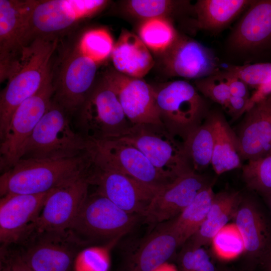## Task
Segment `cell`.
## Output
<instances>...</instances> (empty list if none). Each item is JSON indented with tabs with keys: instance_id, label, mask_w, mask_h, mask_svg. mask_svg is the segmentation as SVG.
Segmentation results:
<instances>
[{
	"instance_id": "1",
	"label": "cell",
	"mask_w": 271,
	"mask_h": 271,
	"mask_svg": "<svg viewBox=\"0 0 271 271\" xmlns=\"http://www.w3.org/2000/svg\"><path fill=\"white\" fill-rule=\"evenodd\" d=\"M59 39H33L23 49L0 95V140L16 108L35 95L53 73L52 58Z\"/></svg>"
},
{
	"instance_id": "2",
	"label": "cell",
	"mask_w": 271,
	"mask_h": 271,
	"mask_svg": "<svg viewBox=\"0 0 271 271\" xmlns=\"http://www.w3.org/2000/svg\"><path fill=\"white\" fill-rule=\"evenodd\" d=\"M92 161L89 152L74 158L21 159L0 177V194L48 192L88 172Z\"/></svg>"
},
{
	"instance_id": "3",
	"label": "cell",
	"mask_w": 271,
	"mask_h": 271,
	"mask_svg": "<svg viewBox=\"0 0 271 271\" xmlns=\"http://www.w3.org/2000/svg\"><path fill=\"white\" fill-rule=\"evenodd\" d=\"M69 115L52 100L26 144L21 159L60 160L88 153L89 141L74 130Z\"/></svg>"
},
{
	"instance_id": "4",
	"label": "cell",
	"mask_w": 271,
	"mask_h": 271,
	"mask_svg": "<svg viewBox=\"0 0 271 271\" xmlns=\"http://www.w3.org/2000/svg\"><path fill=\"white\" fill-rule=\"evenodd\" d=\"M224 50L234 65L271 56V0H252L226 38Z\"/></svg>"
},
{
	"instance_id": "5",
	"label": "cell",
	"mask_w": 271,
	"mask_h": 271,
	"mask_svg": "<svg viewBox=\"0 0 271 271\" xmlns=\"http://www.w3.org/2000/svg\"><path fill=\"white\" fill-rule=\"evenodd\" d=\"M154 88L163 124L182 141L204 121L210 111L207 99L186 80L168 82Z\"/></svg>"
},
{
	"instance_id": "6",
	"label": "cell",
	"mask_w": 271,
	"mask_h": 271,
	"mask_svg": "<svg viewBox=\"0 0 271 271\" xmlns=\"http://www.w3.org/2000/svg\"><path fill=\"white\" fill-rule=\"evenodd\" d=\"M78 111L80 133L88 140L118 139L132 126L116 94L102 77L96 79Z\"/></svg>"
},
{
	"instance_id": "7",
	"label": "cell",
	"mask_w": 271,
	"mask_h": 271,
	"mask_svg": "<svg viewBox=\"0 0 271 271\" xmlns=\"http://www.w3.org/2000/svg\"><path fill=\"white\" fill-rule=\"evenodd\" d=\"M117 139L136 147L157 170L172 180L193 171L182 142L178 141L163 124L133 125L125 135Z\"/></svg>"
},
{
	"instance_id": "8",
	"label": "cell",
	"mask_w": 271,
	"mask_h": 271,
	"mask_svg": "<svg viewBox=\"0 0 271 271\" xmlns=\"http://www.w3.org/2000/svg\"><path fill=\"white\" fill-rule=\"evenodd\" d=\"M98 65L75 42L66 48L53 73L52 100L70 115L78 111L95 83Z\"/></svg>"
},
{
	"instance_id": "9",
	"label": "cell",
	"mask_w": 271,
	"mask_h": 271,
	"mask_svg": "<svg viewBox=\"0 0 271 271\" xmlns=\"http://www.w3.org/2000/svg\"><path fill=\"white\" fill-rule=\"evenodd\" d=\"M109 3L106 0H38L31 20V41L36 38L59 39L98 14Z\"/></svg>"
},
{
	"instance_id": "10",
	"label": "cell",
	"mask_w": 271,
	"mask_h": 271,
	"mask_svg": "<svg viewBox=\"0 0 271 271\" xmlns=\"http://www.w3.org/2000/svg\"><path fill=\"white\" fill-rule=\"evenodd\" d=\"M140 215L122 210L103 195H88L70 231L79 240L120 238L130 231Z\"/></svg>"
},
{
	"instance_id": "11",
	"label": "cell",
	"mask_w": 271,
	"mask_h": 271,
	"mask_svg": "<svg viewBox=\"0 0 271 271\" xmlns=\"http://www.w3.org/2000/svg\"><path fill=\"white\" fill-rule=\"evenodd\" d=\"M53 73L44 85L15 110L1 140L0 169L3 173L22 158L24 148L52 100Z\"/></svg>"
},
{
	"instance_id": "12",
	"label": "cell",
	"mask_w": 271,
	"mask_h": 271,
	"mask_svg": "<svg viewBox=\"0 0 271 271\" xmlns=\"http://www.w3.org/2000/svg\"><path fill=\"white\" fill-rule=\"evenodd\" d=\"M88 141L91 159L101 167L158 187L174 180L160 172L141 151L126 142L117 139Z\"/></svg>"
},
{
	"instance_id": "13",
	"label": "cell",
	"mask_w": 271,
	"mask_h": 271,
	"mask_svg": "<svg viewBox=\"0 0 271 271\" xmlns=\"http://www.w3.org/2000/svg\"><path fill=\"white\" fill-rule=\"evenodd\" d=\"M38 0H0V79H7L31 41V20Z\"/></svg>"
},
{
	"instance_id": "14",
	"label": "cell",
	"mask_w": 271,
	"mask_h": 271,
	"mask_svg": "<svg viewBox=\"0 0 271 271\" xmlns=\"http://www.w3.org/2000/svg\"><path fill=\"white\" fill-rule=\"evenodd\" d=\"M87 175L88 172L50 191L32 233L70 231L88 196Z\"/></svg>"
},
{
	"instance_id": "15",
	"label": "cell",
	"mask_w": 271,
	"mask_h": 271,
	"mask_svg": "<svg viewBox=\"0 0 271 271\" xmlns=\"http://www.w3.org/2000/svg\"><path fill=\"white\" fill-rule=\"evenodd\" d=\"M88 179L90 185L96 186V192L127 212L142 217L163 187L151 185L101 167L93 161Z\"/></svg>"
},
{
	"instance_id": "16",
	"label": "cell",
	"mask_w": 271,
	"mask_h": 271,
	"mask_svg": "<svg viewBox=\"0 0 271 271\" xmlns=\"http://www.w3.org/2000/svg\"><path fill=\"white\" fill-rule=\"evenodd\" d=\"M24 242L19 253L33 271H71L82 243L70 231L33 233Z\"/></svg>"
},
{
	"instance_id": "17",
	"label": "cell",
	"mask_w": 271,
	"mask_h": 271,
	"mask_svg": "<svg viewBox=\"0 0 271 271\" xmlns=\"http://www.w3.org/2000/svg\"><path fill=\"white\" fill-rule=\"evenodd\" d=\"M159 56L161 66L171 77L196 80L215 74L221 69L211 49L179 32L171 46Z\"/></svg>"
},
{
	"instance_id": "18",
	"label": "cell",
	"mask_w": 271,
	"mask_h": 271,
	"mask_svg": "<svg viewBox=\"0 0 271 271\" xmlns=\"http://www.w3.org/2000/svg\"><path fill=\"white\" fill-rule=\"evenodd\" d=\"M102 77L116 94L132 125L149 123L163 124L154 87L143 78L125 75L114 68L107 69Z\"/></svg>"
},
{
	"instance_id": "19",
	"label": "cell",
	"mask_w": 271,
	"mask_h": 271,
	"mask_svg": "<svg viewBox=\"0 0 271 271\" xmlns=\"http://www.w3.org/2000/svg\"><path fill=\"white\" fill-rule=\"evenodd\" d=\"M50 191L38 194H8L1 197L0 241L4 246L24 242L30 236Z\"/></svg>"
},
{
	"instance_id": "20",
	"label": "cell",
	"mask_w": 271,
	"mask_h": 271,
	"mask_svg": "<svg viewBox=\"0 0 271 271\" xmlns=\"http://www.w3.org/2000/svg\"><path fill=\"white\" fill-rule=\"evenodd\" d=\"M209 185L202 176L194 171L180 175L159 190L143 217L148 222L159 224L172 220Z\"/></svg>"
},
{
	"instance_id": "21",
	"label": "cell",
	"mask_w": 271,
	"mask_h": 271,
	"mask_svg": "<svg viewBox=\"0 0 271 271\" xmlns=\"http://www.w3.org/2000/svg\"><path fill=\"white\" fill-rule=\"evenodd\" d=\"M180 246L169 222L163 223L126 254L119 271H152L168 261Z\"/></svg>"
},
{
	"instance_id": "22",
	"label": "cell",
	"mask_w": 271,
	"mask_h": 271,
	"mask_svg": "<svg viewBox=\"0 0 271 271\" xmlns=\"http://www.w3.org/2000/svg\"><path fill=\"white\" fill-rule=\"evenodd\" d=\"M237 135L242 160H255L271 155V105L266 100L246 112Z\"/></svg>"
},
{
	"instance_id": "23",
	"label": "cell",
	"mask_w": 271,
	"mask_h": 271,
	"mask_svg": "<svg viewBox=\"0 0 271 271\" xmlns=\"http://www.w3.org/2000/svg\"><path fill=\"white\" fill-rule=\"evenodd\" d=\"M245 252L260 261L271 249V220L256 202L241 200L234 216Z\"/></svg>"
},
{
	"instance_id": "24",
	"label": "cell",
	"mask_w": 271,
	"mask_h": 271,
	"mask_svg": "<svg viewBox=\"0 0 271 271\" xmlns=\"http://www.w3.org/2000/svg\"><path fill=\"white\" fill-rule=\"evenodd\" d=\"M114 68L125 75L143 78L155 64L150 50L138 35L122 30L110 56Z\"/></svg>"
},
{
	"instance_id": "25",
	"label": "cell",
	"mask_w": 271,
	"mask_h": 271,
	"mask_svg": "<svg viewBox=\"0 0 271 271\" xmlns=\"http://www.w3.org/2000/svg\"><path fill=\"white\" fill-rule=\"evenodd\" d=\"M242 200L238 192L215 194L207 217L198 231L187 241L194 246L210 244L215 235L234 217Z\"/></svg>"
},
{
	"instance_id": "26",
	"label": "cell",
	"mask_w": 271,
	"mask_h": 271,
	"mask_svg": "<svg viewBox=\"0 0 271 271\" xmlns=\"http://www.w3.org/2000/svg\"><path fill=\"white\" fill-rule=\"evenodd\" d=\"M213 119L214 146L211 164L215 172L221 174L242 167L236 134L231 129L223 114L210 111Z\"/></svg>"
},
{
	"instance_id": "27",
	"label": "cell",
	"mask_w": 271,
	"mask_h": 271,
	"mask_svg": "<svg viewBox=\"0 0 271 271\" xmlns=\"http://www.w3.org/2000/svg\"><path fill=\"white\" fill-rule=\"evenodd\" d=\"M252 0H198L194 4L197 30L217 34L245 11Z\"/></svg>"
},
{
	"instance_id": "28",
	"label": "cell",
	"mask_w": 271,
	"mask_h": 271,
	"mask_svg": "<svg viewBox=\"0 0 271 271\" xmlns=\"http://www.w3.org/2000/svg\"><path fill=\"white\" fill-rule=\"evenodd\" d=\"M122 7L126 13L142 21L164 17L173 22L185 19L196 23L194 5L189 1L128 0L123 2Z\"/></svg>"
},
{
	"instance_id": "29",
	"label": "cell",
	"mask_w": 271,
	"mask_h": 271,
	"mask_svg": "<svg viewBox=\"0 0 271 271\" xmlns=\"http://www.w3.org/2000/svg\"><path fill=\"white\" fill-rule=\"evenodd\" d=\"M214 195L212 187H206L177 217L169 222L180 245L185 244L201 227L207 217Z\"/></svg>"
},
{
	"instance_id": "30",
	"label": "cell",
	"mask_w": 271,
	"mask_h": 271,
	"mask_svg": "<svg viewBox=\"0 0 271 271\" xmlns=\"http://www.w3.org/2000/svg\"><path fill=\"white\" fill-rule=\"evenodd\" d=\"M192 169L199 171L211 164L214 146L213 123L210 111L204 121L182 141Z\"/></svg>"
},
{
	"instance_id": "31",
	"label": "cell",
	"mask_w": 271,
	"mask_h": 271,
	"mask_svg": "<svg viewBox=\"0 0 271 271\" xmlns=\"http://www.w3.org/2000/svg\"><path fill=\"white\" fill-rule=\"evenodd\" d=\"M138 32L139 37L150 51L159 55L171 46L179 33L173 22L164 17L142 21Z\"/></svg>"
},
{
	"instance_id": "32",
	"label": "cell",
	"mask_w": 271,
	"mask_h": 271,
	"mask_svg": "<svg viewBox=\"0 0 271 271\" xmlns=\"http://www.w3.org/2000/svg\"><path fill=\"white\" fill-rule=\"evenodd\" d=\"M75 42L82 53L98 65L111 56L114 45L110 33L103 28L85 31Z\"/></svg>"
},
{
	"instance_id": "33",
	"label": "cell",
	"mask_w": 271,
	"mask_h": 271,
	"mask_svg": "<svg viewBox=\"0 0 271 271\" xmlns=\"http://www.w3.org/2000/svg\"><path fill=\"white\" fill-rule=\"evenodd\" d=\"M210 244L220 259L231 260L245 252L242 237L235 223H228L213 237Z\"/></svg>"
},
{
	"instance_id": "34",
	"label": "cell",
	"mask_w": 271,
	"mask_h": 271,
	"mask_svg": "<svg viewBox=\"0 0 271 271\" xmlns=\"http://www.w3.org/2000/svg\"><path fill=\"white\" fill-rule=\"evenodd\" d=\"M119 239L110 241L104 246H94L78 252L73 263L74 271H109L110 249Z\"/></svg>"
},
{
	"instance_id": "35",
	"label": "cell",
	"mask_w": 271,
	"mask_h": 271,
	"mask_svg": "<svg viewBox=\"0 0 271 271\" xmlns=\"http://www.w3.org/2000/svg\"><path fill=\"white\" fill-rule=\"evenodd\" d=\"M247 187L260 195L271 190V155L247 161L242 167Z\"/></svg>"
},
{
	"instance_id": "36",
	"label": "cell",
	"mask_w": 271,
	"mask_h": 271,
	"mask_svg": "<svg viewBox=\"0 0 271 271\" xmlns=\"http://www.w3.org/2000/svg\"><path fill=\"white\" fill-rule=\"evenodd\" d=\"M221 68V67H220ZM241 80L249 88L257 89L271 78V63L258 62L221 68Z\"/></svg>"
},
{
	"instance_id": "37",
	"label": "cell",
	"mask_w": 271,
	"mask_h": 271,
	"mask_svg": "<svg viewBox=\"0 0 271 271\" xmlns=\"http://www.w3.org/2000/svg\"><path fill=\"white\" fill-rule=\"evenodd\" d=\"M179 256L180 271H215V267L203 247L186 242Z\"/></svg>"
},
{
	"instance_id": "38",
	"label": "cell",
	"mask_w": 271,
	"mask_h": 271,
	"mask_svg": "<svg viewBox=\"0 0 271 271\" xmlns=\"http://www.w3.org/2000/svg\"><path fill=\"white\" fill-rule=\"evenodd\" d=\"M218 73L195 80L194 85L205 98L224 108L231 95L228 87Z\"/></svg>"
},
{
	"instance_id": "39",
	"label": "cell",
	"mask_w": 271,
	"mask_h": 271,
	"mask_svg": "<svg viewBox=\"0 0 271 271\" xmlns=\"http://www.w3.org/2000/svg\"><path fill=\"white\" fill-rule=\"evenodd\" d=\"M218 73L227 84L231 96L250 98L249 87L241 80L222 69Z\"/></svg>"
},
{
	"instance_id": "40",
	"label": "cell",
	"mask_w": 271,
	"mask_h": 271,
	"mask_svg": "<svg viewBox=\"0 0 271 271\" xmlns=\"http://www.w3.org/2000/svg\"><path fill=\"white\" fill-rule=\"evenodd\" d=\"M249 99L231 95L224 108L233 119H237L246 112Z\"/></svg>"
},
{
	"instance_id": "41",
	"label": "cell",
	"mask_w": 271,
	"mask_h": 271,
	"mask_svg": "<svg viewBox=\"0 0 271 271\" xmlns=\"http://www.w3.org/2000/svg\"><path fill=\"white\" fill-rule=\"evenodd\" d=\"M264 99L271 101V78L255 90L250 95L247 106V110L252 107L255 103Z\"/></svg>"
},
{
	"instance_id": "42",
	"label": "cell",
	"mask_w": 271,
	"mask_h": 271,
	"mask_svg": "<svg viewBox=\"0 0 271 271\" xmlns=\"http://www.w3.org/2000/svg\"><path fill=\"white\" fill-rule=\"evenodd\" d=\"M3 259L9 266L10 271H33L24 262L19 252L6 254L3 255Z\"/></svg>"
},
{
	"instance_id": "43",
	"label": "cell",
	"mask_w": 271,
	"mask_h": 271,
	"mask_svg": "<svg viewBox=\"0 0 271 271\" xmlns=\"http://www.w3.org/2000/svg\"><path fill=\"white\" fill-rule=\"evenodd\" d=\"M152 271H179V270L174 264L167 261Z\"/></svg>"
},
{
	"instance_id": "44",
	"label": "cell",
	"mask_w": 271,
	"mask_h": 271,
	"mask_svg": "<svg viewBox=\"0 0 271 271\" xmlns=\"http://www.w3.org/2000/svg\"><path fill=\"white\" fill-rule=\"evenodd\" d=\"M264 271H271V249L260 261Z\"/></svg>"
},
{
	"instance_id": "45",
	"label": "cell",
	"mask_w": 271,
	"mask_h": 271,
	"mask_svg": "<svg viewBox=\"0 0 271 271\" xmlns=\"http://www.w3.org/2000/svg\"><path fill=\"white\" fill-rule=\"evenodd\" d=\"M271 212V190L260 194Z\"/></svg>"
},
{
	"instance_id": "46",
	"label": "cell",
	"mask_w": 271,
	"mask_h": 271,
	"mask_svg": "<svg viewBox=\"0 0 271 271\" xmlns=\"http://www.w3.org/2000/svg\"><path fill=\"white\" fill-rule=\"evenodd\" d=\"M2 271H10L9 266L6 264V265L3 267Z\"/></svg>"
},
{
	"instance_id": "47",
	"label": "cell",
	"mask_w": 271,
	"mask_h": 271,
	"mask_svg": "<svg viewBox=\"0 0 271 271\" xmlns=\"http://www.w3.org/2000/svg\"><path fill=\"white\" fill-rule=\"evenodd\" d=\"M267 101H268L270 103V105H271V101H268V100H267Z\"/></svg>"
}]
</instances>
